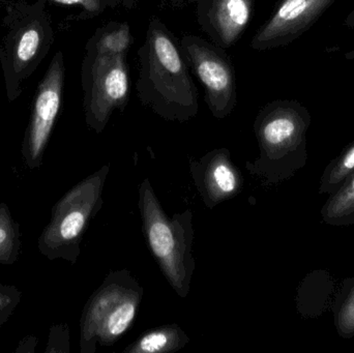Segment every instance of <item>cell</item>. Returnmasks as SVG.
Instances as JSON below:
<instances>
[{
	"label": "cell",
	"instance_id": "4",
	"mask_svg": "<svg viewBox=\"0 0 354 353\" xmlns=\"http://www.w3.org/2000/svg\"><path fill=\"white\" fill-rule=\"evenodd\" d=\"M108 173L109 166H104L73 187L52 207L49 222L37 238V249L48 260L77 263L89 224L103 207Z\"/></svg>",
	"mask_w": 354,
	"mask_h": 353
},
{
	"label": "cell",
	"instance_id": "10",
	"mask_svg": "<svg viewBox=\"0 0 354 353\" xmlns=\"http://www.w3.org/2000/svg\"><path fill=\"white\" fill-rule=\"evenodd\" d=\"M174 6L193 4L196 20L209 41L224 49L241 39L253 19L255 0H164Z\"/></svg>",
	"mask_w": 354,
	"mask_h": 353
},
{
	"label": "cell",
	"instance_id": "20",
	"mask_svg": "<svg viewBox=\"0 0 354 353\" xmlns=\"http://www.w3.org/2000/svg\"><path fill=\"white\" fill-rule=\"evenodd\" d=\"M66 6H80L83 12L88 18L100 16L109 8L120 6V0H53Z\"/></svg>",
	"mask_w": 354,
	"mask_h": 353
},
{
	"label": "cell",
	"instance_id": "17",
	"mask_svg": "<svg viewBox=\"0 0 354 353\" xmlns=\"http://www.w3.org/2000/svg\"><path fill=\"white\" fill-rule=\"evenodd\" d=\"M337 332L344 339L354 336V278L343 283L333 307Z\"/></svg>",
	"mask_w": 354,
	"mask_h": 353
},
{
	"label": "cell",
	"instance_id": "13",
	"mask_svg": "<svg viewBox=\"0 0 354 353\" xmlns=\"http://www.w3.org/2000/svg\"><path fill=\"white\" fill-rule=\"evenodd\" d=\"M133 44L132 31L128 22L111 21L97 29L89 41L87 50L103 55H128Z\"/></svg>",
	"mask_w": 354,
	"mask_h": 353
},
{
	"label": "cell",
	"instance_id": "24",
	"mask_svg": "<svg viewBox=\"0 0 354 353\" xmlns=\"http://www.w3.org/2000/svg\"><path fill=\"white\" fill-rule=\"evenodd\" d=\"M137 0H120V6H124L127 10H131L134 8Z\"/></svg>",
	"mask_w": 354,
	"mask_h": 353
},
{
	"label": "cell",
	"instance_id": "2",
	"mask_svg": "<svg viewBox=\"0 0 354 353\" xmlns=\"http://www.w3.org/2000/svg\"><path fill=\"white\" fill-rule=\"evenodd\" d=\"M311 114L297 99H276L261 108L254 122L259 157L245 164L268 184L290 180L307 164Z\"/></svg>",
	"mask_w": 354,
	"mask_h": 353
},
{
	"label": "cell",
	"instance_id": "18",
	"mask_svg": "<svg viewBox=\"0 0 354 353\" xmlns=\"http://www.w3.org/2000/svg\"><path fill=\"white\" fill-rule=\"evenodd\" d=\"M22 296V292L17 286L0 284V329L8 323Z\"/></svg>",
	"mask_w": 354,
	"mask_h": 353
},
{
	"label": "cell",
	"instance_id": "25",
	"mask_svg": "<svg viewBox=\"0 0 354 353\" xmlns=\"http://www.w3.org/2000/svg\"><path fill=\"white\" fill-rule=\"evenodd\" d=\"M345 58H346L347 60H354V49L347 52V53L345 54Z\"/></svg>",
	"mask_w": 354,
	"mask_h": 353
},
{
	"label": "cell",
	"instance_id": "7",
	"mask_svg": "<svg viewBox=\"0 0 354 353\" xmlns=\"http://www.w3.org/2000/svg\"><path fill=\"white\" fill-rule=\"evenodd\" d=\"M189 70L204 88V99L210 113L226 118L237 105L236 73L227 50L195 35L179 41Z\"/></svg>",
	"mask_w": 354,
	"mask_h": 353
},
{
	"label": "cell",
	"instance_id": "15",
	"mask_svg": "<svg viewBox=\"0 0 354 353\" xmlns=\"http://www.w3.org/2000/svg\"><path fill=\"white\" fill-rule=\"evenodd\" d=\"M21 249L20 224L12 217L10 207L6 202H0V265H15Z\"/></svg>",
	"mask_w": 354,
	"mask_h": 353
},
{
	"label": "cell",
	"instance_id": "21",
	"mask_svg": "<svg viewBox=\"0 0 354 353\" xmlns=\"http://www.w3.org/2000/svg\"><path fill=\"white\" fill-rule=\"evenodd\" d=\"M70 352V333L66 323L52 325L45 353Z\"/></svg>",
	"mask_w": 354,
	"mask_h": 353
},
{
	"label": "cell",
	"instance_id": "22",
	"mask_svg": "<svg viewBox=\"0 0 354 353\" xmlns=\"http://www.w3.org/2000/svg\"><path fill=\"white\" fill-rule=\"evenodd\" d=\"M37 344H39V338L35 337V336H26V337L20 340L18 347L16 348L15 352L35 353Z\"/></svg>",
	"mask_w": 354,
	"mask_h": 353
},
{
	"label": "cell",
	"instance_id": "16",
	"mask_svg": "<svg viewBox=\"0 0 354 353\" xmlns=\"http://www.w3.org/2000/svg\"><path fill=\"white\" fill-rule=\"evenodd\" d=\"M354 172V142L328 163L320 178L319 194L333 195Z\"/></svg>",
	"mask_w": 354,
	"mask_h": 353
},
{
	"label": "cell",
	"instance_id": "23",
	"mask_svg": "<svg viewBox=\"0 0 354 353\" xmlns=\"http://www.w3.org/2000/svg\"><path fill=\"white\" fill-rule=\"evenodd\" d=\"M343 24H344V26L348 27V28H354V8L347 15L346 18L343 21Z\"/></svg>",
	"mask_w": 354,
	"mask_h": 353
},
{
	"label": "cell",
	"instance_id": "8",
	"mask_svg": "<svg viewBox=\"0 0 354 353\" xmlns=\"http://www.w3.org/2000/svg\"><path fill=\"white\" fill-rule=\"evenodd\" d=\"M64 72L62 55L58 53L41 83L23 141V163L29 170H39L43 166L46 149L62 105Z\"/></svg>",
	"mask_w": 354,
	"mask_h": 353
},
{
	"label": "cell",
	"instance_id": "19",
	"mask_svg": "<svg viewBox=\"0 0 354 353\" xmlns=\"http://www.w3.org/2000/svg\"><path fill=\"white\" fill-rule=\"evenodd\" d=\"M39 43H41V35L39 29L35 27L26 29L21 35L17 46L16 54L18 62L25 64L32 59L39 49Z\"/></svg>",
	"mask_w": 354,
	"mask_h": 353
},
{
	"label": "cell",
	"instance_id": "12",
	"mask_svg": "<svg viewBox=\"0 0 354 353\" xmlns=\"http://www.w3.org/2000/svg\"><path fill=\"white\" fill-rule=\"evenodd\" d=\"M187 334L176 325L158 327L141 336L124 350L126 353H165L181 350L189 343Z\"/></svg>",
	"mask_w": 354,
	"mask_h": 353
},
{
	"label": "cell",
	"instance_id": "14",
	"mask_svg": "<svg viewBox=\"0 0 354 353\" xmlns=\"http://www.w3.org/2000/svg\"><path fill=\"white\" fill-rule=\"evenodd\" d=\"M324 223L332 226H348L354 224V172L345 180L340 188L322 209Z\"/></svg>",
	"mask_w": 354,
	"mask_h": 353
},
{
	"label": "cell",
	"instance_id": "11",
	"mask_svg": "<svg viewBox=\"0 0 354 353\" xmlns=\"http://www.w3.org/2000/svg\"><path fill=\"white\" fill-rule=\"evenodd\" d=\"M194 184L206 207L212 209L243 189V178L231 161L228 149H214L191 163Z\"/></svg>",
	"mask_w": 354,
	"mask_h": 353
},
{
	"label": "cell",
	"instance_id": "3",
	"mask_svg": "<svg viewBox=\"0 0 354 353\" xmlns=\"http://www.w3.org/2000/svg\"><path fill=\"white\" fill-rule=\"evenodd\" d=\"M138 207L151 254L176 294L180 298H187L195 271L192 252L193 213L189 209L170 218L164 211L147 178L139 188Z\"/></svg>",
	"mask_w": 354,
	"mask_h": 353
},
{
	"label": "cell",
	"instance_id": "6",
	"mask_svg": "<svg viewBox=\"0 0 354 353\" xmlns=\"http://www.w3.org/2000/svg\"><path fill=\"white\" fill-rule=\"evenodd\" d=\"M84 85L87 126L101 134L114 111L122 113L130 102V68L127 55H103L87 50Z\"/></svg>",
	"mask_w": 354,
	"mask_h": 353
},
{
	"label": "cell",
	"instance_id": "5",
	"mask_svg": "<svg viewBox=\"0 0 354 353\" xmlns=\"http://www.w3.org/2000/svg\"><path fill=\"white\" fill-rule=\"evenodd\" d=\"M143 288L130 271H112L85 305L80 321V352L93 353L97 346H112L136 318Z\"/></svg>",
	"mask_w": 354,
	"mask_h": 353
},
{
	"label": "cell",
	"instance_id": "9",
	"mask_svg": "<svg viewBox=\"0 0 354 353\" xmlns=\"http://www.w3.org/2000/svg\"><path fill=\"white\" fill-rule=\"evenodd\" d=\"M336 0H280L254 35L251 48L263 52L290 45L305 35Z\"/></svg>",
	"mask_w": 354,
	"mask_h": 353
},
{
	"label": "cell",
	"instance_id": "1",
	"mask_svg": "<svg viewBox=\"0 0 354 353\" xmlns=\"http://www.w3.org/2000/svg\"><path fill=\"white\" fill-rule=\"evenodd\" d=\"M137 57L136 90L141 104L167 122L195 117L199 111L197 86L179 41L157 16L149 18Z\"/></svg>",
	"mask_w": 354,
	"mask_h": 353
}]
</instances>
